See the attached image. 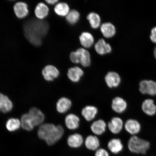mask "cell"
<instances>
[{"label":"cell","mask_w":156,"mask_h":156,"mask_svg":"<svg viewBox=\"0 0 156 156\" xmlns=\"http://www.w3.org/2000/svg\"><path fill=\"white\" fill-rule=\"evenodd\" d=\"M49 28L48 21L31 18L23 25L25 37L31 44L38 46L42 44V39L46 36Z\"/></svg>","instance_id":"cell-1"},{"label":"cell","mask_w":156,"mask_h":156,"mask_svg":"<svg viewBox=\"0 0 156 156\" xmlns=\"http://www.w3.org/2000/svg\"><path fill=\"white\" fill-rule=\"evenodd\" d=\"M64 130L60 125L56 126L52 124L41 125L38 132V135L41 139L45 141L49 146L54 145L63 136Z\"/></svg>","instance_id":"cell-2"},{"label":"cell","mask_w":156,"mask_h":156,"mask_svg":"<svg viewBox=\"0 0 156 156\" xmlns=\"http://www.w3.org/2000/svg\"><path fill=\"white\" fill-rule=\"evenodd\" d=\"M128 147L132 153L145 155L151 147V144L147 140L133 136L129 140Z\"/></svg>","instance_id":"cell-3"},{"label":"cell","mask_w":156,"mask_h":156,"mask_svg":"<svg viewBox=\"0 0 156 156\" xmlns=\"http://www.w3.org/2000/svg\"><path fill=\"white\" fill-rule=\"evenodd\" d=\"M139 90L142 94L151 96L156 95V82L151 80H144L140 82Z\"/></svg>","instance_id":"cell-4"},{"label":"cell","mask_w":156,"mask_h":156,"mask_svg":"<svg viewBox=\"0 0 156 156\" xmlns=\"http://www.w3.org/2000/svg\"><path fill=\"white\" fill-rule=\"evenodd\" d=\"M28 114L34 127L41 125L44 121V115L41 111L36 107L31 108Z\"/></svg>","instance_id":"cell-5"},{"label":"cell","mask_w":156,"mask_h":156,"mask_svg":"<svg viewBox=\"0 0 156 156\" xmlns=\"http://www.w3.org/2000/svg\"><path fill=\"white\" fill-rule=\"evenodd\" d=\"M124 127L126 131L133 136L139 133L141 128L140 123L133 119H129L127 120Z\"/></svg>","instance_id":"cell-6"},{"label":"cell","mask_w":156,"mask_h":156,"mask_svg":"<svg viewBox=\"0 0 156 156\" xmlns=\"http://www.w3.org/2000/svg\"><path fill=\"white\" fill-rule=\"evenodd\" d=\"M43 76L45 80L47 81H52L57 78L59 72L56 67L52 65L46 66L42 71Z\"/></svg>","instance_id":"cell-7"},{"label":"cell","mask_w":156,"mask_h":156,"mask_svg":"<svg viewBox=\"0 0 156 156\" xmlns=\"http://www.w3.org/2000/svg\"><path fill=\"white\" fill-rule=\"evenodd\" d=\"M105 82L109 87H116L119 85L121 81L119 75L114 72H110L105 77Z\"/></svg>","instance_id":"cell-8"},{"label":"cell","mask_w":156,"mask_h":156,"mask_svg":"<svg viewBox=\"0 0 156 156\" xmlns=\"http://www.w3.org/2000/svg\"><path fill=\"white\" fill-rule=\"evenodd\" d=\"M127 107L126 101L122 97H117L113 99L112 108L115 112L119 114L124 112Z\"/></svg>","instance_id":"cell-9"},{"label":"cell","mask_w":156,"mask_h":156,"mask_svg":"<svg viewBox=\"0 0 156 156\" xmlns=\"http://www.w3.org/2000/svg\"><path fill=\"white\" fill-rule=\"evenodd\" d=\"M142 110L146 115L153 116L156 114V105L154 101L151 99H147L142 103Z\"/></svg>","instance_id":"cell-10"},{"label":"cell","mask_w":156,"mask_h":156,"mask_svg":"<svg viewBox=\"0 0 156 156\" xmlns=\"http://www.w3.org/2000/svg\"><path fill=\"white\" fill-rule=\"evenodd\" d=\"M123 126V122L119 117H114L108 124V127L110 131L114 134L119 133Z\"/></svg>","instance_id":"cell-11"},{"label":"cell","mask_w":156,"mask_h":156,"mask_svg":"<svg viewBox=\"0 0 156 156\" xmlns=\"http://www.w3.org/2000/svg\"><path fill=\"white\" fill-rule=\"evenodd\" d=\"M13 9L16 15L19 19L25 18L28 14V5L23 2H19L16 3Z\"/></svg>","instance_id":"cell-12"},{"label":"cell","mask_w":156,"mask_h":156,"mask_svg":"<svg viewBox=\"0 0 156 156\" xmlns=\"http://www.w3.org/2000/svg\"><path fill=\"white\" fill-rule=\"evenodd\" d=\"M80 119L79 117L73 114H70L66 116L65 124L70 130H75L79 127Z\"/></svg>","instance_id":"cell-13"},{"label":"cell","mask_w":156,"mask_h":156,"mask_svg":"<svg viewBox=\"0 0 156 156\" xmlns=\"http://www.w3.org/2000/svg\"><path fill=\"white\" fill-rule=\"evenodd\" d=\"M67 144L70 147L77 148L81 147L83 142V136L80 134L75 133L68 136L67 140Z\"/></svg>","instance_id":"cell-14"},{"label":"cell","mask_w":156,"mask_h":156,"mask_svg":"<svg viewBox=\"0 0 156 156\" xmlns=\"http://www.w3.org/2000/svg\"><path fill=\"white\" fill-rule=\"evenodd\" d=\"M98 112L96 107L93 106L85 107L81 111V114L87 121H91L94 119Z\"/></svg>","instance_id":"cell-15"},{"label":"cell","mask_w":156,"mask_h":156,"mask_svg":"<svg viewBox=\"0 0 156 156\" xmlns=\"http://www.w3.org/2000/svg\"><path fill=\"white\" fill-rule=\"evenodd\" d=\"M72 105L71 101L69 99L66 97L61 98L56 103V110L58 112L63 114L69 110Z\"/></svg>","instance_id":"cell-16"},{"label":"cell","mask_w":156,"mask_h":156,"mask_svg":"<svg viewBox=\"0 0 156 156\" xmlns=\"http://www.w3.org/2000/svg\"><path fill=\"white\" fill-rule=\"evenodd\" d=\"M107 124L105 121L99 119L94 122L90 126L91 131L97 135H102L106 131Z\"/></svg>","instance_id":"cell-17"},{"label":"cell","mask_w":156,"mask_h":156,"mask_svg":"<svg viewBox=\"0 0 156 156\" xmlns=\"http://www.w3.org/2000/svg\"><path fill=\"white\" fill-rule=\"evenodd\" d=\"M95 48L97 53L101 55L110 53L112 50L110 44L107 43L103 39H99L98 41L95 44Z\"/></svg>","instance_id":"cell-18"},{"label":"cell","mask_w":156,"mask_h":156,"mask_svg":"<svg viewBox=\"0 0 156 156\" xmlns=\"http://www.w3.org/2000/svg\"><path fill=\"white\" fill-rule=\"evenodd\" d=\"M83 75V70L80 68L75 67L68 70L67 76L69 79L74 83L78 82Z\"/></svg>","instance_id":"cell-19"},{"label":"cell","mask_w":156,"mask_h":156,"mask_svg":"<svg viewBox=\"0 0 156 156\" xmlns=\"http://www.w3.org/2000/svg\"><path fill=\"white\" fill-rule=\"evenodd\" d=\"M76 52L79 55L80 63L83 67H88L90 65L91 60L89 52L85 49L81 48L78 49Z\"/></svg>","instance_id":"cell-20"},{"label":"cell","mask_w":156,"mask_h":156,"mask_svg":"<svg viewBox=\"0 0 156 156\" xmlns=\"http://www.w3.org/2000/svg\"><path fill=\"white\" fill-rule=\"evenodd\" d=\"M12 108V103L8 97L0 93V112L7 113L10 112Z\"/></svg>","instance_id":"cell-21"},{"label":"cell","mask_w":156,"mask_h":156,"mask_svg":"<svg viewBox=\"0 0 156 156\" xmlns=\"http://www.w3.org/2000/svg\"><path fill=\"white\" fill-rule=\"evenodd\" d=\"M108 149L113 154L120 153L123 149V145L121 140L119 138H113L109 141L107 145Z\"/></svg>","instance_id":"cell-22"},{"label":"cell","mask_w":156,"mask_h":156,"mask_svg":"<svg viewBox=\"0 0 156 156\" xmlns=\"http://www.w3.org/2000/svg\"><path fill=\"white\" fill-rule=\"evenodd\" d=\"M85 144L87 149L90 151H97L100 146V142L97 136L89 135L86 138Z\"/></svg>","instance_id":"cell-23"},{"label":"cell","mask_w":156,"mask_h":156,"mask_svg":"<svg viewBox=\"0 0 156 156\" xmlns=\"http://www.w3.org/2000/svg\"><path fill=\"white\" fill-rule=\"evenodd\" d=\"M101 30L103 36L109 38L114 36L116 33V29L112 23H103L101 27Z\"/></svg>","instance_id":"cell-24"},{"label":"cell","mask_w":156,"mask_h":156,"mask_svg":"<svg viewBox=\"0 0 156 156\" xmlns=\"http://www.w3.org/2000/svg\"><path fill=\"white\" fill-rule=\"evenodd\" d=\"M79 39L82 45L86 48L91 47L94 42V38L93 35L88 32L82 33Z\"/></svg>","instance_id":"cell-25"},{"label":"cell","mask_w":156,"mask_h":156,"mask_svg":"<svg viewBox=\"0 0 156 156\" xmlns=\"http://www.w3.org/2000/svg\"><path fill=\"white\" fill-rule=\"evenodd\" d=\"M49 9L45 4L40 3L37 5L35 9V14L37 18L43 20L48 15Z\"/></svg>","instance_id":"cell-26"},{"label":"cell","mask_w":156,"mask_h":156,"mask_svg":"<svg viewBox=\"0 0 156 156\" xmlns=\"http://www.w3.org/2000/svg\"><path fill=\"white\" fill-rule=\"evenodd\" d=\"M69 7L67 3L64 2L57 4L55 7L54 11L60 16H66L69 12Z\"/></svg>","instance_id":"cell-27"},{"label":"cell","mask_w":156,"mask_h":156,"mask_svg":"<svg viewBox=\"0 0 156 156\" xmlns=\"http://www.w3.org/2000/svg\"><path fill=\"white\" fill-rule=\"evenodd\" d=\"M21 127L25 130L31 131L34 129V126L29 118L28 113L23 114L21 117Z\"/></svg>","instance_id":"cell-28"},{"label":"cell","mask_w":156,"mask_h":156,"mask_svg":"<svg viewBox=\"0 0 156 156\" xmlns=\"http://www.w3.org/2000/svg\"><path fill=\"white\" fill-rule=\"evenodd\" d=\"M87 18L93 28H98L101 24V18L98 14L95 12H91L87 15Z\"/></svg>","instance_id":"cell-29"},{"label":"cell","mask_w":156,"mask_h":156,"mask_svg":"<svg viewBox=\"0 0 156 156\" xmlns=\"http://www.w3.org/2000/svg\"><path fill=\"white\" fill-rule=\"evenodd\" d=\"M21 126L20 121L18 119L11 118L6 124L7 129L10 132H14L19 129Z\"/></svg>","instance_id":"cell-30"},{"label":"cell","mask_w":156,"mask_h":156,"mask_svg":"<svg viewBox=\"0 0 156 156\" xmlns=\"http://www.w3.org/2000/svg\"><path fill=\"white\" fill-rule=\"evenodd\" d=\"M80 13L79 12L75 9L70 11L68 15L66 16V18L68 22L72 24L76 23L80 18Z\"/></svg>","instance_id":"cell-31"},{"label":"cell","mask_w":156,"mask_h":156,"mask_svg":"<svg viewBox=\"0 0 156 156\" xmlns=\"http://www.w3.org/2000/svg\"><path fill=\"white\" fill-rule=\"evenodd\" d=\"M70 58L71 61L73 63H80L79 55L76 51L72 52L70 55Z\"/></svg>","instance_id":"cell-32"},{"label":"cell","mask_w":156,"mask_h":156,"mask_svg":"<svg viewBox=\"0 0 156 156\" xmlns=\"http://www.w3.org/2000/svg\"><path fill=\"white\" fill-rule=\"evenodd\" d=\"M95 156H110L109 154L106 150L103 148L98 149L95 152Z\"/></svg>","instance_id":"cell-33"},{"label":"cell","mask_w":156,"mask_h":156,"mask_svg":"<svg viewBox=\"0 0 156 156\" xmlns=\"http://www.w3.org/2000/svg\"><path fill=\"white\" fill-rule=\"evenodd\" d=\"M150 39L152 42L156 44V27L151 29Z\"/></svg>","instance_id":"cell-34"},{"label":"cell","mask_w":156,"mask_h":156,"mask_svg":"<svg viewBox=\"0 0 156 156\" xmlns=\"http://www.w3.org/2000/svg\"><path fill=\"white\" fill-rule=\"evenodd\" d=\"M46 2L49 4L54 5L57 3L58 1H57V0H54V1H49V0H48V1H46Z\"/></svg>","instance_id":"cell-35"},{"label":"cell","mask_w":156,"mask_h":156,"mask_svg":"<svg viewBox=\"0 0 156 156\" xmlns=\"http://www.w3.org/2000/svg\"><path fill=\"white\" fill-rule=\"evenodd\" d=\"M154 56L155 57L156 59V46L155 48L154 49Z\"/></svg>","instance_id":"cell-36"}]
</instances>
